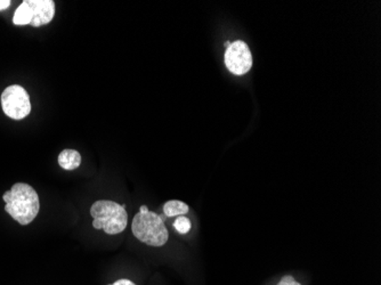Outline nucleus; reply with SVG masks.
I'll return each mask as SVG.
<instances>
[{
    "instance_id": "nucleus-1",
    "label": "nucleus",
    "mask_w": 381,
    "mask_h": 285,
    "mask_svg": "<svg viewBox=\"0 0 381 285\" xmlns=\"http://www.w3.org/2000/svg\"><path fill=\"white\" fill-rule=\"evenodd\" d=\"M5 210L20 225H29L39 214L40 203L37 192L32 186L17 182L3 195Z\"/></svg>"
},
{
    "instance_id": "nucleus-2",
    "label": "nucleus",
    "mask_w": 381,
    "mask_h": 285,
    "mask_svg": "<svg viewBox=\"0 0 381 285\" xmlns=\"http://www.w3.org/2000/svg\"><path fill=\"white\" fill-rule=\"evenodd\" d=\"M131 232L138 241L150 247H163L169 239L163 217L142 205L131 222Z\"/></svg>"
},
{
    "instance_id": "nucleus-3",
    "label": "nucleus",
    "mask_w": 381,
    "mask_h": 285,
    "mask_svg": "<svg viewBox=\"0 0 381 285\" xmlns=\"http://www.w3.org/2000/svg\"><path fill=\"white\" fill-rule=\"evenodd\" d=\"M93 227L103 229L108 235L123 233L128 224V214L125 204H118L108 200H100L91 204Z\"/></svg>"
},
{
    "instance_id": "nucleus-4",
    "label": "nucleus",
    "mask_w": 381,
    "mask_h": 285,
    "mask_svg": "<svg viewBox=\"0 0 381 285\" xmlns=\"http://www.w3.org/2000/svg\"><path fill=\"white\" fill-rule=\"evenodd\" d=\"M1 108L11 119L22 120L31 112L28 91L22 86H9L1 94Z\"/></svg>"
},
{
    "instance_id": "nucleus-5",
    "label": "nucleus",
    "mask_w": 381,
    "mask_h": 285,
    "mask_svg": "<svg viewBox=\"0 0 381 285\" xmlns=\"http://www.w3.org/2000/svg\"><path fill=\"white\" fill-rule=\"evenodd\" d=\"M225 66L235 76H243L250 71L253 55L247 43L241 40L230 43L225 51Z\"/></svg>"
},
{
    "instance_id": "nucleus-6",
    "label": "nucleus",
    "mask_w": 381,
    "mask_h": 285,
    "mask_svg": "<svg viewBox=\"0 0 381 285\" xmlns=\"http://www.w3.org/2000/svg\"><path fill=\"white\" fill-rule=\"evenodd\" d=\"M31 11L32 26H45L51 22L55 15V3L53 0H26Z\"/></svg>"
},
{
    "instance_id": "nucleus-7",
    "label": "nucleus",
    "mask_w": 381,
    "mask_h": 285,
    "mask_svg": "<svg viewBox=\"0 0 381 285\" xmlns=\"http://www.w3.org/2000/svg\"><path fill=\"white\" fill-rule=\"evenodd\" d=\"M81 160L83 157L79 152L66 148V150H63L59 155V165L64 170H74V169L79 168Z\"/></svg>"
},
{
    "instance_id": "nucleus-8",
    "label": "nucleus",
    "mask_w": 381,
    "mask_h": 285,
    "mask_svg": "<svg viewBox=\"0 0 381 285\" xmlns=\"http://www.w3.org/2000/svg\"><path fill=\"white\" fill-rule=\"evenodd\" d=\"M188 210H190L188 205L186 202L178 201V200H171V201H168V202H166L163 204V214L168 218L184 216V214H188Z\"/></svg>"
},
{
    "instance_id": "nucleus-9",
    "label": "nucleus",
    "mask_w": 381,
    "mask_h": 285,
    "mask_svg": "<svg viewBox=\"0 0 381 285\" xmlns=\"http://www.w3.org/2000/svg\"><path fill=\"white\" fill-rule=\"evenodd\" d=\"M13 22L15 26H26L31 23V11L29 7L28 1L24 0L16 11H15L14 17H13Z\"/></svg>"
},
{
    "instance_id": "nucleus-10",
    "label": "nucleus",
    "mask_w": 381,
    "mask_h": 285,
    "mask_svg": "<svg viewBox=\"0 0 381 285\" xmlns=\"http://www.w3.org/2000/svg\"><path fill=\"white\" fill-rule=\"evenodd\" d=\"M174 227L180 234H188L190 231V220L188 217L180 216L175 220Z\"/></svg>"
},
{
    "instance_id": "nucleus-11",
    "label": "nucleus",
    "mask_w": 381,
    "mask_h": 285,
    "mask_svg": "<svg viewBox=\"0 0 381 285\" xmlns=\"http://www.w3.org/2000/svg\"><path fill=\"white\" fill-rule=\"evenodd\" d=\"M278 285H302L300 283L297 282L296 279L293 276H283L280 279V282L278 283Z\"/></svg>"
},
{
    "instance_id": "nucleus-12",
    "label": "nucleus",
    "mask_w": 381,
    "mask_h": 285,
    "mask_svg": "<svg viewBox=\"0 0 381 285\" xmlns=\"http://www.w3.org/2000/svg\"><path fill=\"white\" fill-rule=\"evenodd\" d=\"M108 285H137L135 284L133 281H131V279H118V281H116V282L112 283V284H108Z\"/></svg>"
},
{
    "instance_id": "nucleus-13",
    "label": "nucleus",
    "mask_w": 381,
    "mask_h": 285,
    "mask_svg": "<svg viewBox=\"0 0 381 285\" xmlns=\"http://www.w3.org/2000/svg\"><path fill=\"white\" fill-rule=\"evenodd\" d=\"M11 0H0V11H4V9H9L11 6Z\"/></svg>"
}]
</instances>
